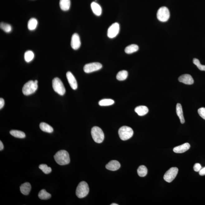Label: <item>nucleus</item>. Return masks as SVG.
I'll use <instances>...</instances> for the list:
<instances>
[{"label": "nucleus", "instance_id": "30", "mask_svg": "<svg viewBox=\"0 0 205 205\" xmlns=\"http://www.w3.org/2000/svg\"><path fill=\"white\" fill-rule=\"evenodd\" d=\"M0 27L1 29L7 33H9L11 32L12 27L10 24L4 22H1L0 24Z\"/></svg>", "mask_w": 205, "mask_h": 205}, {"label": "nucleus", "instance_id": "33", "mask_svg": "<svg viewBox=\"0 0 205 205\" xmlns=\"http://www.w3.org/2000/svg\"><path fill=\"white\" fill-rule=\"evenodd\" d=\"M198 113L199 115L201 116L203 119L205 120V107H201L198 110Z\"/></svg>", "mask_w": 205, "mask_h": 205}, {"label": "nucleus", "instance_id": "1", "mask_svg": "<svg viewBox=\"0 0 205 205\" xmlns=\"http://www.w3.org/2000/svg\"><path fill=\"white\" fill-rule=\"evenodd\" d=\"M54 159L57 164L60 165H65L70 162L69 153L65 150H60L57 152L54 156Z\"/></svg>", "mask_w": 205, "mask_h": 205}, {"label": "nucleus", "instance_id": "31", "mask_svg": "<svg viewBox=\"0 0 205 205\" xmlns=\"http://www.w3.org/2000/svg\"><path fill=\"white\" fill-rule=\"evenodd\" d=\"M39 168L45 174H48L51 173V168L48 167L46 164H41L39 166Z\"/></svg>", "mask_w": 205, "mask_h": 205}, {"label": "nucleus", "instance_id": "4", "mask_svg": "<svg viewBox=\"0 0 205 205\" xmlns=\"http://www.w3.org/2000/svg\"><path fill=\"white\" fill-rule=\"evenodd\" d=\"M120 138L123 141H126L131 138L133 135V131L130 127L123 126L118 131Z\"/></svg>", "mask_w": 205, "mask_h": 205}, {"label": "nucleus", "instance_id": "19", "mask_svg": "<svg viewBox=\"0 0 205 205\" xmlns=\"http://www.w3.org/2000/svg\"><path fill=\"white\" fill-rule=\"evenodd\" d=\"M176 112L177 115L178 116L179 118L181 124H184L185 121V119H184L182 105L180 103L177 104L176 105Z\"/></svg>", "mask_w": 205, "mask_h": 205}, {"label": "nucleus", "instance_id": "37", "mask_svg": "<svg viewBox=\"0 0 205 205\" xmlns=\"http://www.w3.org/2000/svg\"><path fill=\"white\" fill-rule=\"evenodd\" d=\"M3 148H4V146H3L2 142L1 141H0V150H2Z\"/></svg>", "mask_w": 205, "mask_h": 205}, {"label": "nucleus", "instance_id": "20", "mask_svg": "<svg viewBox=\"0 0 205 205\" xmlns=\"http://www.w3.org/2000/svg\"><path fill=\"white\" fill-rule=\"evenodd\" d=\"M70 0H60V8L63 11H66L69 10L70 8Z\"/></svg>", "mask_w": 205, "mask_h": 205}, {"label": "nucleus", "instance_id": "11", "mask_svg": "<svg viewBox=\"0 0 205 205\" xmlns=\"http://www.w3.org/2000/svg\"><path fill=\"white\" fill-rule=\"evenodd\" d=\"M81 42L79 36L77 34L73 35L71 39V46L73 49L77 50L80 47Z\"/></svg>", "mask_w": 205, "mask_h": 205}, {"label": "nucleus", "instance_id": "6", "mask_svg": "<svg viewBox=\"0 0 205 205\" xmlns=\"http://www.w3.org/2000/svg\"><path fill=\"white\" fill-rule=\"evenodd\" d=\"M52 85L54 91L60 95H63L65 93V87L61 80L58 78H55L52 81Z\"/></svg>", "mask_w": 205, "mask_h": 205}, {"label": "nucleus", "instance_id": "2", "mask_svg": "<svg viewBox=\"0 0 205 205\" xmlns=\"http://www.w3.org/2000/svg\"><path fill=\"white\" fill-rule=\"evenodd\" d=\"M89 191L88 184L86 182H81L76 188V195L79 198H83L88 195Z\"/></svg>", "mask_w": 205, "mask_h": 205}, {"label": "nucleus", "instance_id": "32", "mask_svg": "<svg viewBox=\"0 0 205 205\" xmlns=\"http://www.w3.org/2000/svg\"><path fill=\"white\" fill-rule=\"evenodd\" d=\"M193 62L199 70L205 71V65H202V64H201L200 62L198 59L194 58L193 60Z\"/></svg>", "mask_w": 205, "mask_h": 205}, {"label": "nucleus", "instance_id": "25", "mask_svg": "<svg viewBox=\"0 0 205 205\" xmlns=\"http://www.w3.org/2000/svg\"><path fill=\"white\" fill-rule=\"evenodd\" d=\"M38 196L40 199L42 200H47L51 198V194L48 193L45 189L41 190L38 194Z\"/></svg>", "mask_w": 205, "mask_h": 205}, {"label": "nucleus", "instance_id": "29", "mask_svg": "<svg viewBox=\"0 0 205 205\" xmlns=\"http://www.w3.org/2000/svg\"><path fill=\"white\" fill-rule=\"evenodd\" d=\"M114 101L111 99H104L99 102V105L101 106H107L113 105Z\"/></svg>", "mask_w": 205, "mask_h": 205}, {"label": "nucleus", "instance_id": "24", "mask_svg": "<svg viewBox=\"0 0 205 205\" xmlns=\"http://www.w3.org/2000/svg\"><path fill=\"white\" fill-rule=\"evenodd\" d=\"M10 134L12 136L19 138H24L26 137V135L23 132L17 130H12L10 131Z\"/></svg>", "mask_w": 205, "mask_h": 205}, {"label": "nucleus", "instance_id": "21", "mask_svg": "<svg viewBox=\"0 0 205 205\" xmlns=\"http://www.w3.org/2000/svg\"><path fill=\"white\" fill-rule=\"evenodd\" d=\"M40 128L42 131L45 132L51 133L53 131V127L46 123H41L40 124Z\"/></svg>", "mask_w": 205, "mask_h": 205}, {"label": "nucleus", "instance_id": "9", "mask_svg": "<svg viewBox=\"0 0 205 205\" xmlns=\"http://www.w3.org/2000/svg\"><path fill=\"white\" fill-rule=\"evenodd\" d=\"M102 65L98 62H93L86 64L84 67V71L85 73H89L98 71L101 69Z\"/></svg>", "mask_w": 205, "mask_h": 205}, {"label": "nucleus", "instance_id": "3", "mask_svg": "<svg viewBox=\"0 0 205 205\" xmlns=\"http://www.w3.org/2000/svg\"><path fill=\"white\" fill-rule=\"evenodd\" d=\"M38 83L33 81H29L22 88V92L24 95H29L33 93L38 88Z\"/></svg>", "mask_w": 205, "mask_h": 205}, {"label": "nucleus", "instance_id": "23", "mask_svg": "<svg viewBox=\"0 0 205 205\" xmlns=\"http://www.w3.org/2000/svg\"><path fill=\"white\" fill-rule=\"evenodd\" d=\"M38 25V21L36 18H32L28 22V28L30 31H34L36 29Z\"/></svg>", "mask_w": 205, "mask_h": 205}, {"label": "nucleus", "instance_id": "17", "mask_svg": "<svg viewBox=\"0 0 205 205\" xmlns=\"http://www.w3.org/2000/svg\"><path fill=\"white\" fill-rule=\"evenodd\" d=\"M21 192L24 195H27L30 193L31 189V184L29 182H25L22 184L20 187Z\"/></svg>", "mask_w": 205, "mask_h": 205}, {"label": "nucleus", "instance_id": "5", "mask_svg": "<svg viewBox=\"0 0 205 205\" xmlns=\"http://www.w3.org/2000/svg\"><path fill=\"white\" fill-rule=\"evenodd\" d=\"M91 135L95 142L101 143L103 141L104 134L102 130L98 126H94L91 130Z\"/></svg>", "mask_w": 205, "mask_h": 205}, {"label": "nucleus", "instance_id": "38", "mask_svg": "<svg viewBox=\"0 0 205 205\" xmlns=\"http://www.w3.org/2000/svg\"><path fill=\"white\" fill-rule=\"evenodd\" d=\"M111 205H118V204H115V203H113V204H111Z\"/></svg>", "mask_w": 205, "mask_h": 205}, {"label": "nucleus", "instance_id": "15", "mask_svg": "<svg viewBox=\"0 0 205 205\" xmlns=\"http://www.w3.org/2000/svg\"><path fill=\"white\" fill-rule=\"evenodd\" d=\"M190 145L188 143H185L183 145L178 146L174 148L173 151L176 153L180 154L183 153L186 151L189 150L190 148Z\"/></svg>", "mask_w": 205, "mask_h": 205}, {"label": "nucleus", "instance_id": "26", "mask_svg": "<svg viewBox=\"0 0 205 205\" xmlns=\"http://www.w3.org/2000/svg\"><path fill=\"white\" fill-rule=\"evenodd\" d=\"M128 75V72L126 70L120 71L116 76V79L119 81H124L126 79Z\"/></svg>", "mask_w": 205, "mask_h": 205}, {"label": "nucleus", "instance_id": "7", "mask_svg": "<svg viewBox=\"0 0 205 205\" xmlns=\"http://www.w3.org/2000/svg\"><path fill=\"white\" fill-rule=\"evenodd\" d=\"M170 12L168 8L165 7H161L158 10L157 18L160 21L166 22L169 20Z\"/></svg>", "mask_w": 205, "mask_h": 205}, {"label": "nucleus", "instance_id": "18", "mask_svg": "<svg viewBox=\"0 0 205 205\" xmlns=\"http://www.w3.org/2000/svg\"><path fill=\"white\" fill-rule=\"evenodd\" d=\"M135 112L140 116H143L149 112L148 107L145 106H140L135 108Z\"/></svg>", "mask_w": 205, "mask_h": 205}, {"label": "nucleus", "instance_id": "34", "mask_svg": "<svg viewBox=\"0 0 205 205\" xmlns=\"http://www.w3.org/2000/svg\"><path fill=\"white\" fill-rule=\"evenodd\" d=\"M193 169L194 171L196 172H199L202 169L201 164L199 163H196L194 166Z\"/></svg>", "mask_w": 205, "mask_h": 205}, {"label": "nucleus", "instance_id": "8", "mask_svg": "<svg viewBox=\"0 0 205 205\" xmlns=\"http://www.w3.org/2000/svg\"><path fill=\"white\" fill-rule=\"evenodd\" d=\"M178 169L176 167H172L168 170L165 174L163 178L168 183L173 181L176 178L178 173Z\"/></svg>", "mask_w": 205, "mask_h": 205}, {"label": "nucleus", "instance_id": "35", "mask_svg": "<svg viewBox=\"0 0 205 205\" xmlns=\"http://www.w3.org/2000/svg\"><path fill=\"white\" fill-rule=\"evenodd\" d=\"M5 104V101L3 98H0V109L2 108Z\"/></svg>", "mask_w": 205, "mask_h": 205}, {"label": "nucleus", "instance_id": "28", "mask_svg": "<svg viewBox=\"0 0 205 205\" xmlns=\"http://www.w3.org/2000/svg\"><path fill=\"white\" fill-rule=\"evenodd\" d=\"M137 172L138 175L140 177H145L147 174V169L145 166L141 165L139 167L137 170Z\"/></svg>", "mask_w": 205, "mask_h": 205}, {"label": "nucleus", "instance_id": "22", "mask_svg": "<svg viewBox=\"0 0 205 205\" xmlns=\"http://www.w3.org/2000/svg\"><path fill=\"white\" fill-rule=\"evenodd\" d=\"M139 47L137 45L132 44L126 47L125 48V51L128 54L133 53L138 51Z\"/></svg>", "mask_w": 205, "mask_h": 205}, {"label": "nucleus", "instance_id": "36", "mask_svg": "<svg viewBox=\"0 0 205 205\" xmlns=\"http://www.w3.org/2000/svg\"><path fill=\"white\" fill-rule=\"evenodd\" d=\"M199 174L201 176H203L205 175V167L202 168L199 171Z\"/></svg>", "mask_w": 205, "mask_h": 205}, {"label": "nucleus", "instance_id": "12", "mask_svg": "<svg viewBox=\"0 0 205 205\" xmlns=\"http://www.w3.org/2000/svg\"><path fill=\"white\" fill-rule=\"evenodd\" d=\"M67 78L71 88L74 90H76L78 88L77 81L72 73L68 72L66 74Z\"/></svg>", "mask_w": 205, "mask_h": 205}, {"label": "nucleus", "instance_id": "27", "mask_svg": "<svg viewBox=\"0 0 205 205\" xmlns=\"http://www.w3.org/2000/svg\"><path fill=\"white\" fill-rule=\"evenodd\" d=\"M34 57V55L33 52L30 50L26 51L24 54V60L27 62L31 61L33 60Z\"/></svg>", "mask_w": 205, "mask_h": 205}, {"label": "nucleus", "instance_id": "10", "mask_svg": "<svg viewBox=\"0 0 205 205\" xmlns=\"http://www.w3.org/2000/svg\"><path fill=\"white\" fill-rule=\"evenodd\" d=\"M120 26L117 22H115L109 27L107 30V36L110 39L115 37L119 32Z\"/></svg>", "mask_w": 205, "mask_h": 205}, {"label": "nucleus", "instance_id": "16", "mask_svg": "<svg viewBox=\"0 0 205 205\" xmlns=\"http://www.w3.org/2000/svg\"><path fill=\"white\" fill-rule=\"evenodd\" d=\"M91 7L92 10L95 15L97 16H100L102 13V8L96 2H93L91 4Z\"/></svg>", "mask_w": 205, "mask_h": 205}, {"label": "nucleus", "instance_id": "13", "mask_svg": "<svg viewBox=\"0 0 205 205\" xmlns=\"http://www.w3.org/2000/svg\"><path fill=\"white\" fill-rule=\"evenodd\" d=\"M179 81L188 85H192L193 84L194 80L192 76L189 74H184L180 76L178 79Z\"/></svg>", "mask_w": 205, "mask_h": 205}, {"label": "nucleus", "instance_id": "14", "mask_svg": "<svg viewBox=\"0 0 205 205\" xmlns=\"http://www.w3.org/2000/svg\"><path fill=\"white\" fill-rule=\"evenodd\" d=\"M121 167L120 163L117 160H112L106 165V168L110 171H115Z\"/></svg>", "mask_w": 205, "mask_h": 205}]
</instances>
